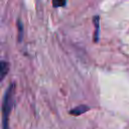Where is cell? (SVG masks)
Wrapping results in <instances>:
<instances>
[{"label":"cell","mask_w":129,"mask_h":129,"mask_svg":"<svg viewBox=\"0 0 129 129\" xmlns=\"http://www.w3.org/2000/svg\"><path fill=\"white\" fill-rule=\"evenodd\" d=\"M17 25H18V31H19V40L21 39V36H22V24H21V22L20 21H18V23H17Z\"/></svg>","instance_id":"4"},{"label":"cell","mask_w":129,"mask_h":129,"mask_svg":"<svg viewBox=\"0 0 129 129\" xmlns=\"http://www.w3.org/2000/svg\"><path fill=\"white\" fill-rule=\"evenodd\" d=\"M66 3H67V0H52L53 7H61V6H64Z\"/></svg>","instance_id":"3"},{"label":"cell","mask_w":129,"mask_h":129,"mask_svg":"<svg viewBox=\"0 0 129 129\" xmlns=\"http://www.w3.org/2000/svg\"><path fill=\"white\" fill-rule=\"evenodd\" d=\"M88 110H89V107H88V106L81 105V106H78V107L74 108L70 113H71V114H73V115H75V116H79V115H81V114H83V113L87 112Z\"/></svg>","instance_id":"1"},{"label":"cell","mask_w":129,"mask_h":129,"mask_svg":"<svg viewBox=\"0 0 129 129\" xmlns=\"http://www.w3.org/2000/svg\"><path fill=\"white\" fill-rule=\"evenodd\" d=\"M0 71H1V80L4 79V77L6 76L7 72H8V63L4 60L1 61V66H0Z\"/></svg>","instance_id":"2"}]
</instances>
